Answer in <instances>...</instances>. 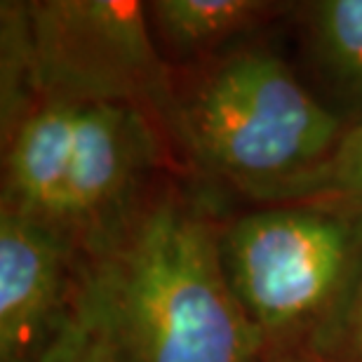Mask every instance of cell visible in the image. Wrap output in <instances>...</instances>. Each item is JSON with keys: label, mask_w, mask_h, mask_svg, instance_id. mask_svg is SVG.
<instances>
[{"label": "cell", "mask_w": 362, "mask_h": 362, "mask_svg": "<svg viewBox=\"0 0 362 362\" xmlns=\"http://www.w3.org/2000/svg\"><path fill=\"white\" fill-rule=\"evenodd\" d=\"M308 351L322 362H362V271L341 308L320 329Z\"/></svg>", "instance_id": "cell-12"}, {"label": "cell", "mask_w": 362, "mask_h": 362, "mask_svg": "<svg viewBox=\"0 0 362 362\" xmlns=\"http://www.w3.org/2000/svg\"><path fill=\"white\" fill-rule=\"evenodd\" d=\"M219 250L264 344L310 346L362 271V202L308 200L247 212L221 230Z\"/></svg>", "instance_id": "cell-4"}, {"label": "cell", "mask_w": 362, "mask_h": 362, "mask_svg": "<svg viewBox=\"0 0 362 362\" xmlns=\"http://www.w3.org/2000/svg\"><path fill=\"white\" fill-rule=\"evenodd\" d=\"M303 17L317 76L341 106L346 125L362 122V0H317Z\"/></svg>", "instance_id": "cell-9"}, {"label": "cell", "mask_w": 362, "mask_h": 362, "mask_svg": "<svg viewBox=\"0 0 362 362\" xmlns=\"http://www.w3.org/2000/svg\"><path fill=\"white\" fill-rule=\"evenodd\" d=\"M278 7L262 0H151L146 12L160 54L195 59L214 54Z\"/></svg>", "instance_id": "cell-8"}, {"label": "cell", "mask_w": 362, "mask_h": 362, "mask_svg": "<svg viewBox=\"0 0 362 362\" xmlns=\"http://www.w3.org/2000/svg\"><path fill=\"white\" fill-rule=\"evenodd\" d=\"M3 54L19 71L31 108L45 101L125 104L170 132L175 88L136 0L3 3Z\"/></svg>", "instance_id": "cell-3"}, {"label": "cell", "mask_w": 362, "mask_h": 362, "mask_svg": "<svg viewBox=\"0 0 362 362\" xmlns=\"http://www.w3.org/2000/svg\"><path fill=\"white\" fill-rule=\"evenodd\" d=\"M160 122L125 104H83L66 198V235L85 250L136 205L144 177L160 163Z\"/></svg>", "instance_id": "cell-5"}, {"label": "cell", "mask_w": 362, "mask_h": 362, "mask_svg": "<svg viewBox=\"0 0 362 362\" xmlns=\"http://www.w3.org/2000/svg\"><path fill=\"white\" fill-rule=\"evenodd\" d=\"M78 115V104L45 101L5 136L3 207L64 235Z\"/></svg>", "instance_id": "cell-7"}, {"label": "cell", "mask_w": 362, "mask_h": 362, "mask_svg": "<svg viewBox=\"0 0 362 362\" xmlns=\"http://www.w3.org/2000/svg\"><path fill=\"white\" fill-rule=\"evenodd\" d=\"M81 247L0 207V362H33L71 313Z\"/></svg>", "instance_id": "cell-6"}, {"label": "cell", "mask_w": 362, "mask_h": 362, "mask_svg": "<svg viewBox=\"0 0 362 362\" xmlns=\"http://www.w3.org/2000/svg\"><path fill=\"white\" fill-rule=\"evenodd\" d=\"M33 362H120L97 325L71 303V313Z\"/></svg>", "instance_id": "cell-11"}, {"label": "cell", "mask_w": 362, "mask_h": 362, "mask_svg": "<svg viewBox=\"0 0 362 362\" xmlns=\"http://www.w3.org/2000/svg\"><path fill=\"white\" fill-rule=\"evenodd\" d=\"M74 303L120 362H259L266 349L230 287L216 230L175 191L136 202L81 250Z\"/></svg>", "instance_id": "cell-1"}, {"label": "cell", "mask_w": 362, "mask_h": 362, "mask_svg": "<svg viewBox=\"0 0 362 362\" xmlns=\"http://www.w3.org/2000/svg\"><path fill=\"white\" fill-rule=\"evenodd\" d=\"M346 120L269 49H233L175 94L170 134L207 175L287 202L334 153Z\"/></svg>", "instance_id": "cell-2"}, {"label": "cell", "mask_w": 362, "mask_h": 362, "mask_svg": "<svg viewBox=\"0 0 362 362\" xmlns=\"http://www.w3.org/2000/svg\"><path fill=\"white\" fill-rule=\"evenodd\" d=\"M289 200L362 202V122L346 127L341 141L334 148V153L329 156V160L303 181L289 195Z\"/></svg>", "instance_id": "cell-10"}]
</instances>
